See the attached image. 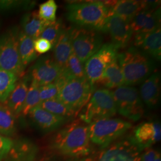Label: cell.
<instances>
[{"label":"cell","mask_w":161,"mask_h":161,"mask_svg":"<svg viewBox=\"0 0 161 161\" xmlns=\"http://www.w3.org/2000/svg\"><path fill=\"white\" fill-rule=\"evenodd\" d=\"M19 32L17 27H13L0 36V68L17 76L22 75L25 69L19 52Z\"/></svg>","instance_id":"obj_8"},{"label":"cell","mask_w":161,"mask_h":161,"mask_svg":"<svg viewBox=\"0 0 161 161\" xmlns=\"http://www.w3.org/2000/svg\"><path fill=\"white\" fill-rule=\"evenodd\" d=\"M143 149L132 136L116 140L108 146L92 151L75 161H140Z\"/></svg>","instance_id":"obj_4"},{"label":"cell","mask_w":161,"mask_h":161,"mask_svg":"<svg viewBox=\"0 0 161 161\" xmlns=\"http://www.w3.org/2000/svg\"><path fill=\"white\" fill-rule=\"evenodd\" d=\"M66 10V19L74 28L102 32L112 13L105 1H98L70 3Z\"/></svg>","instance_id":"obj_2"},{"label":"cell","mask_w":161,"mask_h":161,"mask_svg":"<svg viewBox=\"0 0 161 161\" xmlns=\"http://www.w3.org/2000/svg\"><path fill=\"white\" fill-rule=\"evenodd\" d=\"M48 23L42 20L38 12L35 11L24 14L20 24L23 33L35 40L40 37Z\"/></svg>","instance_id":"obj_23"},{"label":"cell","mask_w":161,"mask_h":161,"mask_svg":"<svg viewBox=\"0 0 161 161\" xmlns=\"http://www.w3.org/2000/svg\"><path fill=\"white\" fill-rule=\"evenodd\" d=\"M110 11L130 22L134 17L147 6V1L121 0L105 1Z\"/></svg>","instance_id":"obj_18"},{"label":"cell","mask_w":161,"mask_h":161,"mask_svg":"<svg viewBox=\"0 0 161 161\" xmlns=\"http://www.w3.org/2000/svg\"><path fill=\"white\" fill-rule=\"evenodd\" d=\"M58 5L54 0H48L42 3L39 7L38 15L42 20L47 22H52L56 20Z\"/></svg>","instance_id":"obj_33"},{"label":"cell","mask_w":161,"mask_h":161,"mask_svg":"<svg viewBox=\"0 0 161 161\" xmlns=\"http://www.w3.org/2000/svg\"><path fill=\"white\" fill-rule=\"evenodd\" d=\"M53 147L62 155L77 159L92 151L88 125L80 119L70 121L56 134Z\"/></svg>","instance_id":"obj_1"},{"label":"cell","mask_w":161,"mask_h":161,"mask_svg":"<svg viewBox=\"0 0 161 161\" xmlns=\"http://www.w3.org/2000/svg\"><path fill=\"white\" fill-rule=\"evenodd\" d=\"M118 50L112 43L104 44L86 62V79L92 86L100 82L106 67L117 58Z\"/></svg>","instance_id":"obj_11"},{"label":"cell","mask_w":161,"mask_h":161,"mask_svg":"<svg viewBox=\"0 0 161 161\" xmlns=\"http://www.w3.org/2000/svg\"><path fill=\"white\" fill-rule=\"evenodd\" d=\"M98 83L107 88H116L124 86V75L117 58L106 67Z\"/></svg>","instance_id":"obj_24"},{"label":"cell","mask_w":161,"mask_h":161,"mask_svg":"<svg viewBox=\"0 0 161 161\" xmlns=\"http://www.w3.org/2000/svg\"><path fill=\"white\" fill-rule=\"evenodd\" d=\"M16 116L5 104L0 103V134L11 136L16 130Z\"/></svg>","instance_id":"obj_26"},{"label":"cell","mask_w":161,"mask_h":161,"mask_svg":"<svg viewBox=\"0 0 161 161\" xmlns=\"http://www.w3.org/2000/svg\"><path fill=\"white\" fill-rule=\"evenodd\" d=\"M28 116L35 126L44 132L55 130L72 121L67 118L54 115L38 106L31 110Z\"/></svg>","instance_id":"obj_15"},{"label":"cell","mask_w":161,"mask_h":161,"mask_svg":"<svg viewBox=\"0 0 161 161\" xmlns=\"http://www.w3.org/2000/svg\"><path fill=\"white\" fill-rule=\"evenodd\" d=\"M62 68L53 58L46 55L39 58L29 69L27 76L31 82L38 86H42L54 82L61 75Z\"/></svg>","instance_id":"obj_13"},{"label":"cell","mask_w":161,"mask_h":161,"mask_svg":"<svg viewBox=\"0 0 161 161\" xmlns=\"http://www.w3.org/2000/svg\"><path fill=\"white\" fill-rule=\"evenodd\" d=\"M14 144L11 138L0 134V161H2L8 153Z\"/></svg>","instance_id":"obj_35"},{"label":"cell","mask_w":161,"mask_h":161,"mask_svg":"<svg viewBox=\"0 0 161 161\" xmlns=\"http://www.w3.org/2000/svg\"><path fill=\"white\" fill-rule=\"evenodd\" d=\"M117 59L124 78V86L142 84L155 71V60L135 46L118 54Z\"/></svg>","instance_id":"obj_3"},{"label":"cell","mask_w":161,"mask_h":161,"mask_svg":"<svg viewBox=\"0 0 161 161\" xmlns=\"http://www.w3.org/2000/svg\"><path fill=\"white\" fill-rule=\"evenodd\" d=\"M38 106L54 115L67 118L70 119H73L75 116L78 115L76 112L69 109L57 98L41 102Z\"/></svg>","instance_id":"obj_27"},{"label":"cell","mask_w":161,"mask_h":161,"mask_svg":"<svg viewBox=\"0 0 161 161\" xmlns=\"http://www.w3.org/2000/svg\"><path fill=\"white\" fill-rule=\"evenodd\" d=\"M116 111L128 119L136 121L144 114V104L138 90L132 86H122L111 92Z\"/></svg>","instance_id":"obj_9"},{"label":"cell","mask_w":161,"mask_h":161,"mask_svg":"<svg viewBox=\"0 0 161 161\" xmlns=\"http://www.w3.org/2000/svg\"><path fill=\"white\" fill-rule=\"evenodd\" d=\"M29 81L28 77L26 76L23 80L17 82L13 90L3 102L16 116L20 115L23 108L29 89Z\"/></svg>","instance_id":"obj_20"},{"label":"cell","mask_w":161,"mask_h":161,"mask_svg":"<svg viewBox=\"0 0 161 161\" xmlns=\"http://www.w3.org/2000/svg\"><path fill=\"white\" fill-rule=\"evenodd\" d=\"M140 97L143 104L150 109L158 105L161 96V73L155 70L142 83L140 88Z\"/></svg>","instance_id":"obj_16"},{"label":"cell","mask_w":161,"mask_h":161,"mask_svg":"<svg viewBox=\"0 0 161 161\" xmlns=\"http://www.w3.org/2000/svg\"><path fill=\"white\" fill-rule=\"evenodd\" d=\"M83 108L80 119L86 124L109 118L117 112L112 92L107 88H100L94 91Z\"/></svg>","instance_id":"obj_7"},{"label":"cell","mask_w":161,"mask_h":161,"mask_svg":"<svg viewBox=\"0 0 161 161\" xmlns=\"http://www.w3.org/2000/svg\"><path fill=\"white\" fill-rule=\"evenodd\" d=\"M64 28L62 20L60 19H56L47 24L40 37L50 41L53 47Z\"/></svg>","instance_id":"obj_31"},{"label":"cell","mask_w":161,"mask_h":161,"mask_svg":"<svg viewBox=\"0 0 161 161\" xmlns=\"http://www.w3.org/2000/svg\"><path fill=\"white\" fill-rule=\"evenodd\" d=\"M40 102V86H38L34 82H31L20 115L22 116H28L29 112L35 107L38 106Z\"/></svg>","instance_id":"obj_30"},{"label":"cell","mask_w":161,"mask_h":161,"mask_svg":"<svg viewBox=\"0 0 161 161\" xmlns=\"http://www.w3.org/2000/svg\"><path fill=\"white\" fill-rule=\"evenodd\" d=\"M134 36V46L139 48L153 60L161 59V28L147 34Z\"/></svg>","instance_id":"obj_17"},{"label":"cell","mask_w":161,"mask_h":161,"mask_svg":"<svg viewBox=\"0 0 161 161\" xmlns=\"http://www.w3.org/2000/svg\"><path fill=\"white\" fill-rule=\"evenodd\" d=\"M154 161H161V154L159 152H158L156 156L155 159Z\"/></svg>","instance_id":"obj_38"},{"label":"cell","mask_w":161,"mask_h":161,"mask_svg":"<svg viewBox=\"0 0 161 161\" xmlns=\"http://www.w3.org/2000/svg\"><path fill=\"white\" fill-rule=\"evenodd\" d=\"M53 48L54 60L63 69L72 53L71 28L64 29Z\"/></svg>","instance_id":"obj_22"},{"label":"cell","mask_w":161,"mask_h":161,"mask_svg":"<svg viewBox=\"0 0 161 161\" xmlns=\"http://www.w3.org/2000/svg\"><path fill=\"white\" fill-rule=\"evenodd\" d=\"M58 86L57 98L77 114L89 101L94 86L87 79L67 78L60 75L55 81Z\"/></svg>","instance_id":"obj_5"},{"label":"cell","mask_w":161,"mask_h":161,"mask_svg":"<svg viewBox=\"0 0 161 161\" xmlns=\"http://www.w3.org/2000/svg\"><path fill=\"white\" fill-rule=\"evenodd\" d=\"M159 4L158 1H147L146 8L138 12L130 22L133 36L147 34L161 27Z\"/></svg>","instance_id":"obj_12"},{"label":"cell","mask_w":161,"mask_h":161,"mask_svg":"<svg viewBox=\"0 0 161 161\" xmlns=\"http://www.w3.org/2000/svg\"><path fill=\"white\" fill-rule=\"evenodd\" d=\"M61 75L67 78H75L79 79H86L84 69V64L72 52L62 69Z\"/></svg>","instance_id":"obj_28"},{"label":"cell","mask_w":161,"mask_h":161,"mask_svg":"<svg viewBox=\"0 0 161 161\" xmlns=\"http://www.w3.org/2000/svg\"><path fill=\"white\" fill-rule=\"evenodd\" d=\"M58 89L59 87L56 82L40 86L41 102L57 97Z\"/></svg>","instance_id":"obj_34"},{"label":"cell","mask_w":161,"mask_h":161,"mask_svg":"<svg viewBox=\"0 0 161 161\" xmlns=\"http://www.w3.org/2000/svg\"><path fill=\"white\" fill-rule=\"evenodd\" d=\"M35 52L40 54H44L53 48L51 42L42 38H38L34 42Z\"/></svg>","instance_id":"obj_36"},{"label":"cell","mask_w":161,"mask_h":161,"mask_svg":"<svg viewBox=\"0 0 161 161\" xmlns=\"http://www.w3.org/2000/svg\"><path fill=\"white\" fill-rule=\"evenodd\" d=\"M71 42L72 52L84 64L102 46L103 37L96 31L73 27Z\"/></svg>","instance_id":"obj_10"},{"label":"cell","mask_w":161,"mask_h":161,"mask_svg":"<svg viewBox=\"0 0 161 161\" xmlns=\"http://www.w3.org/2000/svg\"><path fill=\"white\" fill-rule=\"evenodd\" d=\"M38 149L28 140L14 142L8 153L2 161H36Z\"/></svg>","instance_id":"obj_21"},{"label":"cell","mask_w":161,"mask_h":161,"mask_svg":"<svg viewBox=\"0 0 161 161\" xmlns=\"http://www.w3.org/2000/svg\"><path fill=\"white\" fill-rule=\"evenodd\" d=\"M17 81V76L11 72L0 68V102H4Z\"/></svg>","instance_id":"obj_29"},{"label":"cell","mask_w":161,"mask_h":161,"mask_svg":"<svg viewBox=\"0 0 161 161\" xmlns=\"http://www.w3.org/2000/svg\"><path fill=\"white\" fill-rule=\"evenodd\" d=\"M133 137L143 149L150 147L161 140V125L155 122L143 123L136 128Z\"/></svg>","instance_id":"obj_19"},{"label":"cell","mask_w":161,"mask_h":161,"mask_svg":"<svg viewBox=\"0 0 161 161\" xmlns=\"http://www.w3.org/2000/svg\"><path fill=\"white\" fill-rule=\"evenodd\" d=\"M35 3L31 1L0 0V11L11 12L16 10H26L33 8Z\"/></svg>","instance_id":"obj_32"},{"label":"cell","mask_w":161,"mask_h":161,"mask_svg":"<svg viewBox=\"0 0 161 161\" xmlns=\"http://www.w3.org/2000/svg\"><path fill=\"white\" fill-rule=\"evenodd\" d=\"M158 152V151H156L152 147L145 149L142 154L140 161H155Z\"/></svg>","instance_id":"obj_37"},{"label":"cell","mask_w":161,"mask_h":161,"mask_svg":"<svg viewBox=\"0 0 161 161\" xmlns=\"http://www.w3.org/2000/svg\"><path fill=\"white\" fill-rule=\"evenodd\" d=\"M103 32L109 34L112 44L118 49L126 47L133 36L130 22L112 13L107 19Z\"/></svg>","instance_id":"obj_14"},{"label":"cell","mask_w":161,"mask_h":161,"mask_svg":"<svg viewBox=\"0 0 161 161\" xmlns=\"http://www.w3.org/2000/svg\"><path fill=\"white\" fill-rule=\"evenodd\" d=\"M34 40L20 31L19 35V52L22 63L25 68L37 58L34 44Z\"/></svg>","instance_id":"obj_25"},{"label":"cell","mask_w":161,"mask_h":161,"mask_svg":"<svg viewBox=\"0 0 161 161\" xmlns=\"http://www.w3.org/2000/svg\"><path fill=\"white\" fill-rule=\"evenodd\" d=\"M132 124L118 118H104L88 124L91 143L102 149L122 137L131 128Z\"/></svg>","instance_id":"obj_6"}]
</instances>
